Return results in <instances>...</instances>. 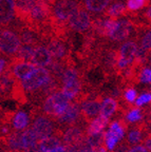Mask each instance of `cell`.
I'll return each instance as SVG.
<instances>
[{"label":"cell","instance_id":"6da1fadb","mask_svg":"<svg viewBox=\"0 0 151 152\" xmlns=\"http://www.w3.org/2000/svg\"><path fill=\"white\" fill-rule=\"evenodd\" d=\"M70 102H71L62 94V91H56L45 99L43 111L45 115L49 116L50 118L57 119L65 113Z\"/></svg>","mask_w":151,"mask_h":152},{"label":"cell","instance_id":"7a4b0ae2","mask_svg":"<svg viewBox=\"0 0 151 152\" xmlns=\"http://www.w3.org/2000/svg\"><path fill=\"white\" fill-rule=\"evenodd\" d=\"M32 117L34 118L32 130L35 132L39 142L43 138L49 137L56 132L57 127L55 126L53 119L50 118L47 115L40 114L38 109L32 110Z\"/></svg>","mask_w":151,"mask_h":152},{"label":"cell","instance_id":"3957f363","mask_svg":"<svg viewBox=\"0 0 151 152\" xmlns=\"http://www.w3.org/2000/svg\"><path fill=\"white\" fill-rule=\"evenodd\" d=\"M50 78H51V74L49 70H47L45 68H36L35 71L28 78L20 81V85L24 92H34L43 87V85H45Z\"/></svg>","mask_w":151,"mask_h":152},{"label":"cell","instance_id":"277c9868","mask_svg":"<svg viewBox=\"0 0 151 152\" xmlns=\"http://www.w3.org/2000/svg\"><path fill=\"white\" fill-rule=\"evenodd\" d=\"M87 124L85 121H80L73 126H70L68 128L64 129L62 133V142H64L65 147H69V146H73L76 144L84 142L87 136Z\"/></svg>","mask_w":151,"mask_h":152},{"label":"cell","instance_id":"5b68a950","mask_svg":"<svg viewBox=\"0 0 151 152\" xmlns=\"http://www.w3.org/2000/svg\"><path fill=\"white\" fill-rule=\"evenodd\" d=\"M78 9L75 0H57L53 7V16L58 22H66L69 21Z\"/></svg>","mask_w":151,"mask_h":152},{"label":"cell","instance_id":"8992f818","mask_svg":"<svg viewBox=\"0 0 151 152\" xmlns=\"http://www.w3.org/2000/svg\"><path fill=\"white\" fill-rule=\"evenodd\" d=\"M137 45L134 41H127L124 43L119 49L116 60V70L122 72L128 68V66L132 64L135 58L137 51Z\"/></svg>","mask_w":151,"mask_h":152},{"label":"cell","instance_id":"52a82bcc","mask_svg":"<svg viewBox=\"0 0 151 152\" xmlns=\"http://www.w3.org/2000/svg\"><path fill=\"white\" fill-rule=\"evenodd\" d=\"M21 45L20 38L16 33L10 30L0 32V51L7 55H14Z\"/></svg>","mask_w":151,"mask_h":152},{"label":"cell","instance_id":"ba28073f","mask_svg":"<svg viewBox=\"0 0 151 152\" xmlns=\"http://www.w3.org/2000/svg\"><path fill=\"white\" fill-rule=\"evenodd\" d=\"M50 16V9L45 0H37L31 11L26 15V20L33 24H41L48 20Z\"/></svg>","mask_w":151,"mask_h":152},{"label":"cell","instance_id":"9c48e42d","mask_svg":"<svg viewBox=\"0 0 151 152\" xmlns=\"http://www.w3.org/2000/svg\"><path fill=\"white\" fill-rule=\"evenodd\" d=\"M100 100H102V96H96L92 99H87L84 102H81L80 117L87 124V126L99 114L100 102H102Z\"/></svg>","mask_w":151,"mask_h":152},{"label":"cell","instance_id":"30bf717a","mask_svg":"<svg viewBox=\"0 0 151 152\" xmlns=\"http://www.w3.org/2000/svg\"><path fill=\"white\" fill-rule=\"evenodd\" d=\"M56 121L58 123V125H62V127H67V128L79 123L81 121L79 104L71 102L69 104V107L65 111V113L60 117H58Z\"/></svg>","mask_w":151,"mask_h":152},{"label":"cell","instance_id":"8fae6325","mask_svg":"<svg viewBox=\"0 0 151 152\" xmlns=\"http://www.w3.org/2000/svg\"><path fill=\"white\" fill-rule=\"evenodd\" d=\"M69 26L72 30L77 32H85L91 26V19L85 10L78 9V11L69 19Z\"/></svg>","mask_w":151,"mask_h":152},{"label":"cell","instance_id":"7c38bea8","mask_svg":"<svg viewBox=\"0 0 151 152\" xmlns=\"http://www.w3.org/2000/svg\"><path fill=\"white\" fill-rule=\"evenodd\" d=\"M131 30H132V23L130 20H128V19L116 20L115 26H114L109 37L113 41H123L130 36Z\"/></svg>","mask_w":151,"mask_h":152},{"label":"cell","instance_id":"4fadbf2b","mask_svg":"<svg viewBox=\"0 0 151 152\" xmlns=\"http://www.w3.org/2000/svg\"><path fill=\"white\" fill-rule=\"evenodd\" d=\"M30 60H31V64H33L35 66L43 68V66H50L52 64L53 57L47 47L39 45V47L34 48L32 57Z\"/></svg>","mask_w":151,"mask_h":152},{"label":"cell","instance_id":"5bb4252c","mask_svg":"<svg viewBox=\"0 0 151 152\" xmlns=\"http://www.w3.org/2000/svg\"><path fill=\"white\" fill-rule=\"evenodd\" d=\"M36 70V66L29 61H17L13 64L12 75L20 81L24 80Z\"/></svg>","mask_w":151,"mask_h":152},{"label":"cell","instance_id":"9a60e30c","mask_svg":"<svg viewBox=\"0 0 151 152\" xmlns=\"http://www.w3.org/2000/svg\"><path fill=\"white\" fill-rule=\"evenodd\" d=\"M15 14V0H0V24L12 21Z\"/></svg>","mask_w":151,"mask_h":152},{"label":"cell","instance_id":"2e32d148","mask_svg":"<svg viewBox=\"0 0 151 152\" xmlns=\"http://www.w3.org/2000/svg\"><path fill=\"white\" fill-rule=\"evenodd\" d=\"M118 109V102L116 99L112 97L103 98L100 102V116L109 119L111 116H113Z\"/></svg>","mask_w":151,"mask_h":152},{"label":"cell","instance_id":"e0dca14e","mask_svg":"<svg viewBox=\"0 0 151 152\" xmlns=\"http://www.w3.org/2000/svg\"><path fill=\"white\" fill-rule=\"evenodd\" d=\"M30 123V116L24 111L14 112L12 117V128L16 132H20L21 130L26 129Z\"/></svg>","mask_w":151,"mask_h":152},{"label":"cell","instance_id":"ac0fdd59","mask_svg":"<svg viewBox=\"0 0 151 152\" xmlns=\"http://www.w3.org/2000/svg\"><path fill=\"white\" fill-rule=\"evenodd\" d=\"M48 50L50 51L53 58L56 59H62L67 55V47L60 39H52L49 43Z\"/></svg>","mask_w":151,"mask_h":152},{"label":"cell","instance_id":"d6986e66","mask_svg":"<svg viewBox=\"0 0 151 152\" xmlns=\"http://www.w3.org/2000/svg\"><path fill=\"white\" fill-rule=\"evenodd\" d=\"M116 23L115 19H99L94 21V28L98 34L103 36H109L111 34L114 26Z\"/></svg>","mask_w":151,"mask_h":152},{"label":"cell","instance_id":"ffe728a7","mask_svg":"<svg viewBox=\"0 0 151 152\" xmlns=\"http://www.w3.org/2000/svg\"><path fill=\"white\" fill-rule=\"evenodd\" d=\"M108 124H109V119L99 115L98 117L94 118L88 125L86 133H87V135H93V134H97V133H102L104 132V130L106 129Z\"/></svg>","mask_w":151,"mask_h":152},{"label":"cell","instance_id":"44dd1931","mask_svg":"<svg viewBox=\"0 0 151 152\" xmlns=\"http://www.w3.org/2000/svg\"><path fill=\"white\" fill-rule=\"evenodd\" d=\"M38 137L32 129H28L24 132L21 133V145L22 151H28L32 148L36 147L38 145Z\"/></svg>","mask_w":151,"mask_h":152},{"label":"cell","instance_id":"7402d4cb","mask_svg":"<svg viewBox=\"0 0 151 152\" xmlns=\"http://www.w3.org/2000/svg\"><path fill=\"white\" fill-rule=\"evenodd\" d=\"M37 2V0H16L15 1V13L18 14L21 18L26 19V15Z\"/></svg>","mask_w":151,"mask_h":152},{"label":"cell","instance_id":"603a6c76","mask_svg":"<svg viewBox=\"0 0 151 152\" xmlns=\"http://www.w3.org/2000/svg\"><path fill=\"white\" fill-rule=\"evenodd\" d=\"M62 145V138L57 135H51L49 137H45L43 140H41L38 144L39 149L43 152L51 150L53 148H56L58 146Z\"/></svg>","mask_w":151,"mask_h":152},{"label":"cell","instance_id":"cb8c5ba5","mask_svg":"<svg viewBox=\"0 0 151 152\" xmlns=\"http://www.w3.org/2000/svg\"><path fill=\"white\" fill-rule=\"evenodd\" d=\"M110 3V0H85V7L88 11L99 13L106 10Z\"/></svg>","mask_w":151,"mask_h":152},{"label":"cell","instance_id":"d4e9b609","mask_svg":"<svg viewBox=\"0 0 151 152\" xmlns=\"http://www.w3.org/2000/svg\"><path fill=\"white\" fill-rule=\"evenodd\" d=\"M143 118H144V117H143L142 109H139V108H133V107L126 113V116H125V121L128 125H129V124L139 123V121H141Z\"/></svg>","mask_w":151,"mask_h":152},{"label":"cell","instance_id":"484cf974","mask_svg":"<svg viewBox=\"0 0 151 152\" xmlns=\"http://www.w3.org/2000/svg\"><path fill=\"white\" fill-rule=\"evenodd\" d=\"M33 50H34L33 45H20L16 53L18 61H28V60L31 59Z\"/></svg>","mask_w":151,"mask_h":152},{"label":"cell","instance_id":"4316f807","mask_svg":"<svg viewBox=\"0 0 151 152\" xmlns=\"http://www.w3.org/2000/svg\"><path fill=\"white\" fill-rule=\"evenodd\" d=\"M125 12H126L125 4L122 2H115L110 5L108 12H107V15L111 19H114V18H117V17L122 16L123 14H125Z\"/></svg>","mask_w":151,"mask_h":152},{"label":"cell","instance_id":"83f0119b","mask_svg":"<svg viewBox=\"0 0 151 152\" xmlns=\"http://www.w3.org/2000/svg\"><path fill=\"white\" fill-rule=\"evenodd\" d=\"M105 132L97 133V134H93V135H87L86 136V142L88 145L92 146V147L98 148L105 145Z\"/></svg>","mask_w":151,"mask_h":152},{"label":"cell","instance_id":"f1b7e54d","mask_svg":"<svg viewBox=\"0 0 151 152\" xmlns=\"http://www.w3.org/2000/svg\"><path fill=\"white\" fill-rule=\"evenodd\" d=\"M147 2H148V0H128L126 9L135 12V11H139V10L145 7Z\"/></svg>","mask_w":151,"mask_h":152},{"label":"cell","instance_id":"f546056e","mask_svg":"<svg viewBox=\"0 0 151 152\" xmlns=\"http://www.w3.org/2000/svg\"><path fill=\"white\" fill-rule=\"evenodd\" d=\"M137 80L142 83H151V70L150 68H143L142 71L139 73V77Z\"/></svg>","mask_w":151,"mask_h":152},{"label":"cell","instance_id":"4dcf8cb0","mask_svg":"<svg viewBox=\"0 0 151 152\" xmlns=\"http://www.w3.org/2000/svg\"><path fill=\"white\" fill-rule=\"evenodd\" d=\"M137 98V91L133 88H127L124 93V99L127 104H132Z\"/></svg>","mask_w":151,"mask_h":152},{"label":"cell","instance_id":"1f68e13d","mask_svg":"<svg viewBox=\"0 0 151 152\" xmlns=\"http://www.w3.org/2000/svg\"><path fill=\"white\" fill-rule=\"evenodd\" d=\"M20 38V41L23 42L24 45H32L33 43H35V35H34L33 32L30 31H23L21 33V37Z\"/></svg>","mask_w":151,"mask_h":152},{"label":"cell","instance_id":"d6a6232c","mask_svg":"<svg viewBox=\"0 0 151 152\" xmlns=\"http://www.w3.org/2000/svg\"><path fill=\"white\" fill-rule=\"evenodd\" d=\"M150 100H151V93L145 92V93H143L142 95H139V97L135 99L134 102H135L136 108H139V107H143V106L146 104H150Z\"/></svg>","mask_w":151,"mask_h":152},{"label":"cell","instance_id":"836d02e7","mask_svg":"<svg viewBox=\"0 0 151 152\" xmlns=\"http://www.w3.org/2000/svg\"><path fill=\"white\" fill-rule=\"evenodd\" d=\"M151 34L150 32H147L146 34L144 35V37H143L142 39V45H141V48L142 49H144L145 51H150V48H151Z\"/></svg>","mask_w":151,"mask_h":152},{"label":"cell","instance_id":"e575fe53","mask_svg":"<svg viewBox=\"0 0 151 152\" xmlns=\"http://www.w3.org/2000/svg\"><path fill=\"white\" fill-rule=\"evenodd\" d=\"M96 149H97V148L92 147V146L88 145L87 142H86V145L84 146V148H83V150H81V152H96Z\"/></svg>","mask_w":151,"mask_h":152},{"label":"cell","instance_id":"d590c367","mask_svg":"<svg viewBox=\"0 0 151 152\" xmlns=\"http://www.w3.org/2000/svg\"><path fill=\"white\" fill-rule=\"evenodd\" d=\"M143 144H144V147L146 148V149L148 150L149 152H150V150H151V140H150V136H148V137L145 138L144 142H143Z\"/></svg>","mask_w":151,"mask_h":152},{"label":"cell","instance_id":"8d00e7d4","mask_svg":"<svg viewBox=\"0 0 151 152\" xmlns=\"http://www.w3.org/2000/svg\"><path fill=\"white\" fill-rule=\"evenodd\" d=\"M65 150H66L65 146L64 145H60V146H58V147L53 148V149L48 150V151H45V152H65Z\"/></svg>","mask_w":151,"mask_h":152},{"label":"cell","instance_id":"74e56055","mask_svg":"<svg viewBox=\"0 0 151 152\" xmlns=\"http://www.w3.org/2000/svg\"><path fill=\"white\" fill-rule=\"evenodd\" d=\"M5 68H7V64H5V60L0 58V74H2L4 72Z\"/></svg>","mask_w":151,"mask_h":152},{"label":"cell","instance_id":"f35d334b","mask_svg":"<svg viewBox=\"0 0 151 152\" xmlns=\"http://www.w3.org/2000/svg\"><path fill=\"white\" fill-rule=\"evenodd\" d=\"M96 152H107V149L105 148V146H102V147H98V148H97Z\"/></svg>","mask_w":151,"mask_h":152},{"label":"cell","instance_id":"ab89813d","mask_svg":"<svg viewBox=\"0 0 151 152\" xmlns=\"http://www.w3.org/2000/svg\"><path fill=\"white\" fill-rule=\"evenodd\" d=\"M7 152H15V151H10L9 150V151H7ZM20 152H23V151H20Z\"/></svg>","mask_w":151,"mask_h":152},{"label":"cell","instance_id":"60d3db41","mask_svg":"<svg viewBox=\"0 0 151 152\" xmlns=\"http://www.w3.org/2000/svg\"><path fill=\"white\" fill-rule=\"evenodd\" d=\"M50 1H52V0H50Z\"/></svg>","mask_w":151,"mask_h":152}]
</instances>
